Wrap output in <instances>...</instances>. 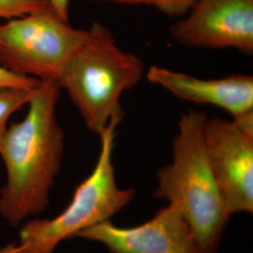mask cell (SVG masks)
I'll use <instances>...</instances> for the list:
<instances>
[{
	"mask_svg": "<svg viewBox=\"0 0 253 253\" xmlns=\"http://www.w3.org/2000/svg\"><path fill=\"white\" fill-rule=\"evenodd\" d=\"M145 74L137 54L120 48L110 29L94 23L58 80L78 109L84 125L100 136L112 122L121 123L125 112L121 97Z\"/></svg>",
	"mask_w": 253,
	"mask_h": 253,
	"instance_id": "3",
	"label": "cell"
},
{
	"mask_svg": "<svg viewBox=\"0 0 253 253\" xmlns=\"http://www.w3.org/2000/svg\"><path fill=\"white\" fill-rule=\"evenodd\" d=\"M187 14L170 27L177 43L253 54V0H196Z\"/></svg>",
	"mask_w": 253,
	"mask_h": 253,
	"instance_id": "7",
	"label": "cell"
},
{
	"mask_svg": "<svg viewBox=\"0 0 253 253\" xmlns=\"http://www.w3.org/2000/svg\"><path fill=\"white\" fill-rule=\"evenodd\" d=\"M208 117L183 114L172 139V162L157 171L153 195L178 208L206 253H217L232 215L221 197L204 140Z\"/></svg>",
	"mask_w": 253,
	"mask_h": 253,
	"instance_id": "2",
	"label": "cell"
},
{
	"mask_svg": "<svg viewBox=\"0 0 253 253\" xmlns=\"http://www.w3.org/2000/svg\"><path fill=\"white\" fill-rule=\"evenodd\" d=\"M18 245L9 244L0 249V253H18Z\"/></svg>",
	"mask_w": 253,
	"mask_h": 253,
	"instance_id": "15",
	"label": "cell"
},
{
	"mask_svg": "<svg viewBox=\"0 0 253 253\" xmlns=\"http://www.w3.org/2000/svg\"><path fill=\"white\" fill-rule=\"evenodd\" d=\"M76 237L100 243L109 253H206L180 210L170 204L137 226L122 228L106 220Z\"/></svg>",
	"mask_w": 253,
	"mask_h": 253,
	"instance_id": "8",
	"label": "cell"
},
{
	"mask_svg": "<svg viewBox=\"0 0 253 253\" xmlns=\"http://www.w3.org/2000/svg\"><path fill=\"white\" fill-rule=\"evenodd\" d=\"M46 2L64 21L70 22V0H46Z\"/></svg>",
	"mask_w": 253,
	"mask_h": 253,
	"instance_id": "14",
	"label": "cell"
},
{
	"mask_svg": "<svg viewBox=\"0 0 253 253\" xmlns=\"http://www.w3.org/2000/svg\"><path fill=\"white\" fill-rule=\"evenodd\" d=\"M208 161L229 213L253 212V135L233 120L208 119L204 128Z\"/></svg>",
	"mask_w": 253,
	"mask_h": 253,
	"instance_id": "6",
	"label": "cell"
},
{
	"mask_svg": "<svg viewBox=\"0 0 253 253\" xmlns=\"http://www.w3.org/2000/svg\"><path fill=\"white\" fill-rule=\"evenodd\" d=\"M59 94L57 82H41L26 117L8 126L0 144L6 169L0 216L13 226L45 210L61 171L65 133L56 115Z\"/></svg>",
	"mask_w": 253,
	"mask_h": 253,
	"instance_id": "1",
	"label": "cell"
},
{
	"mask_svg": "<svg viewBox=\"0 0 253 253\" xmlns=\"http://www.w3.org/2000/svg\"><path fill=\"white\" fill-rule=\"evenodd\" d=\"M145 77L174 97L228 112L233 120L253 114V77L236 74L220 79H201L187 73L151 66Z\"/></svg>",
	"mask_w": 253,
	"mask_h": 253,
	"instance_id": "9",
	"label": "cell"
},
{
	"mask_svg": "<svg viewBox=\"0 0 253 253\" xmlns=\"http://www.w3.org/2000/svg\"><path fill=\"white\" fill-rule=\"evenodd\" d=\"M41 84V81L32 77L20 76L10 73L0 65V90L7 88H36Z\"/></svg>",
	"mask_w": 253,
	"mask_h": 253,
	"instance_id": "13",
	"label": "cell"
},
{
	"mask_svg": "<svg viewBox=\"0 0 253 253\" xmlns=\"http://www.w3.org/2000/svg\"><path fill=\"white\" fill-rule=\"evenodd\" d=\"M37 88H7L0 90V144L8 129V121L19 109L28 102L36 94Z\"/></svg>",
	"mask_w": 253,
	"mask_h": 253,
	"instance_id": "10",
	"label": "cell"
},
{
	"mask_svg": "<svg viewBox=\"0 0 253 253\" xmlns=\"http://www.w3.org/2000/svg\"><path fill=\"white\" fill-rule=\"evenodd\" d=\"M87 29L64 21L49 5L0 24V65L39 81L58 80Z\"/></svg>",
	"mask_w": 253,
	"mask_h": 253,
	"instance_id": "5",
	"label": "cell"
},
{
	"mask_svg": "<svg viewBox=\"0 0 253 253\" xmlns=\"http://www.w3.org/2000/svg\"><path fill=\"white\" fill-rule=\"evenodd\" d=\"M118 123L112 122L100 135V151L90 174L73 193L68 207L56 217L28 221L20 231L18 253H54L65 239L110 220L135 196L133 189H120L113 163Z\"/></svg>",
	"mask_w": 253,
	"mask_h": 253,
	"instance_id": "4",
	"label": "cell"
},
{
	"mask_svg": "<svg viewBox=\"0 0 253 253\" xmlns=\"http://www.w3.org/2000/svg\"><path fill=\"white\" fill-rule=\"evenodd\" d=\"M49 5L46 0H0V19L16 18Z\"/></svg>",
	"mask_w": 253,
	"mask_h": 253,
	"instance_id": "12",
	"label": "cell"
},
{
	"mask_svg": "<svg viewBox=\"0 0 253 253\" xmlns=\"http://www.w3.org/2000/svg\"><path fill=\"white\" fill-rule=\"evenodd\" d=\"M100 3L118 5H147L153 6L166 15L182 17L187 15L196 0H92Z\"/></svg>",
	"mask_w": 253,
	"mask_h": 253,
	"instance_id": "11",
	"label": "cell"
}]
</instances>
